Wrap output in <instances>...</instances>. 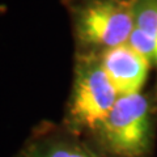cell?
Segmentation results:
<instances>
[{"label":"cell","instance_id":"obj_3","mask_svg":"<svg viewBox=\"0 0 157 157\" xmlns=\"http://www.w3.org/2000/svg\"><path fill=\"white\" fill-rule=\"evenodd\" d=\"M118 98L98 55L75 54L72 85L62 124L78 136H92Z\"/></svg>","mask_w":157,"mask_h":157},{"label":"cell","instance_id":"obj_1","mask_svg":"<svg viewBox=\"0 0 157 157\" xmlns=\"http://www.w3.org/2000/svg\"><path fill=\"white\" fill-rule=\"evenodd\" d=\"M157 90L119 96L93 132L96 148L105 157H148L155 140Z\"/></svg>","mask_w":157,"mask_h":157},{"label":"cell","instance_id":"obj_6","mask_svg":"<svg viewBox=\"0 0 157 157\" xmlns=\"http://www.w3.org/2000/svg\"><path fill=\"white\" fill-rule=\"evenodd\" d=\"M128 43L157 72V0H136L135 28Z\"/></svg>","mask_w":157,"mask_h":157},{"label":"cell","instance_id":"obj_2","mask_svg":"<svg viewBox=\"0 0 157 157\" xmlns=\"http://www.w3.org/2000/svg\"><path fill=\"white\" fill-rule=\"evenodd\" d=\"M70 17L75 54H102L127 43L136 0H62Z\"/></svg>","mask_w":157,"mask_h":157},{"label":"cell","instance_id":"obj_7","mask_svg":"<svg viewBox=\"0 0 157 157\" xmlns=\"http://www.w3.org/2000/svg\"><path fill=\"white\" fill-rule=\"evenodd\" d=\"M7 11V7L6 6H0V13H4Z\"/></svg>","mask_w":157,"mask_h":157},{"label":"cell","instance_id":"obj_5","mask_svg":"<svg viewBox=\"0 0 157 157\" xmlns=\"http://www.w3.org/2000/svg\"><path fill=\"white\" fill-rule=\"evenodd\" d=\"M98 58L119 96L143 92L152 66L128 42L98 54Z\"/></svg>","mask_w":157,"mask_h":157},{"label":"cell","instance_id":"obj_4","mask_svg":"<svg viewBox=\"0 0 157 157\" xmlns=\"http://www.w3.org/2000/svg\"><path fill=\"white\" fill-rule=\"evenodd\" d=\"M16 157H105L82 136L62 123L43 122L34 127Z\"/></svg>","mask_w":157,"mask_h":157}]
</instances>
